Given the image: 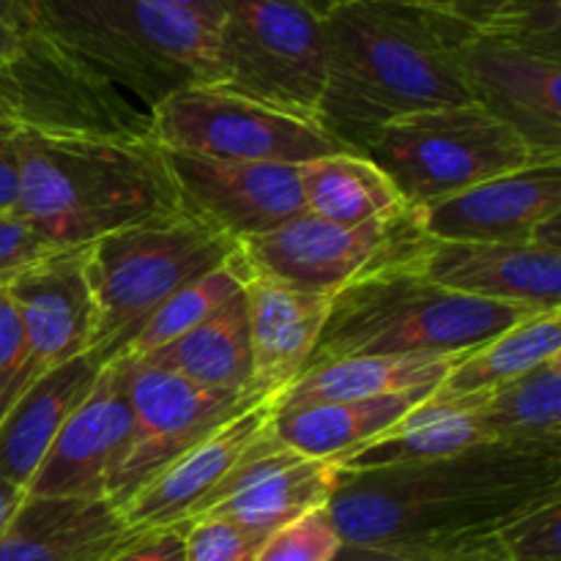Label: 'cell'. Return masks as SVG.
<instances>
[{"mask_svg": "<svg viewBox=\"0 0 561 561\" xmlns=\"http://www.w3.org/2000/svg\"><path fill=\"white\" fill-rule=\"evenodd\" d=\"M337 482L340 466L334 460L307 458L285 447L268 427L197 518L214 515L230 520L261 546L290 520L327 507Z\"/></svg>", "mask_w": 561, "mask_h": 561, "instance_id": "obj_15", "label": "cell"}, {"mask_svg": "<svg viewBox=\"0 0 561 561\" xmlns=\"http://www.w3.org/2000/svg\"><path fill=\"white\" fill-rule=\"evenodd\" d=\"M458 60L477 107L540 157L561 159V64L474 31L460 42Z\"/></svg>", "mask_w": 561, "mask_h": 561, "instance_id": "obj_16", "label": "cell"}, {"mask_svg": "<svg viewBox=\"0 0 561 561\" xmlns=\"http://www.w3.org/2000/svg\"><path fill=\"white\" fill-rule=\"evenodd\" d=\"M129 362H107L80 409L64 422L36 474L25 488L31 499L104 502L115 463L131 427Z\"/></svg>", "mask_w": 561, "mask_h": 561, "instance_id": "obj_14", "label": "cell"}, {"mask_svg": "<svg viewBox=\"0 0 561 561\" xmlns=\"http://www.w3.org/2000/svg\"><path fill=\"white\" fill-rule=\"evenodd\" d=\"M184 211L236 244L266 236L305 214L299 168L272 162H219L164 151Z\"/></svg>", "mask_w": 561, "mask_h": 561, "instance_id": "obj_13", "label": "cell"}, {"mask_svg": "<svg viewBox=\"0 0 561 561\" xmlns=\"http://www.w3.org/2000/svg\"><path fill=\"white\" fill-rule=\"evenodd\" d=\"M257 542L230 520L203 515L186 524L184 561H255Z\"/></svg>", "mask_w": 561, "mask_h": 561, "instance_id": "obj_37", "label": "cell"}, {"mask_svg": "<svg viewBox=\"0 0 561 561\" xmlns=\"http://www.w3.org/2000/svg\"><path fill=\"white\" fill-rule=\"evenodd\" d=\"M323 91L316 124L365 153L392 121L474 104L458 47L471 27L420 0H354L321 16Z\"/></svg>", "mask_w": 561, "mask_h": 561, "instance_id": "obj_2", "label": "cell"}, {"mask_svg": "<svg viewBox=\"0 0 561 561\" xmlns=\"http://www.w3.org/2000/svg\"><path fill=\"white\" fill-rule=\"evenodd\" d=\"M409 266L438 288L471 299L526 310L561 307V255L540 247L425 239Z\"/></svg>", "mask_w": 561, "mask_h": 561, "instance_id": "obj_20", "label": "cell"}, {"mask_svg": "<svg viewBox=\"0 0 561 561\" xmlns=\"http://www.w3.org/2000/svg\"><path fill=\"white\" fill-rule=\"evenodd\" d=\"M96 351L44 373L0 422V477L25 491L64 422L80 409L102 373Z\"/></svg>", "mask_w": 561, "mask_h": 561, "instance_id": "obj_23", "label": "cell"}, {"mask_svg": "<svg viewBox=\"0 0 561 561\" xmlns=\"http://www.w3.org/2000/svg\"><path fill=\"white\" fill-rule=\"evenodd\" d=\"M496 540L507 561H561V493L515 515Z\"/></svg>", "mask_w": 561, "mask_h": 561, "instance_id": "obj_33", "label": "cell"}, {"mask_svg": "<svg viewBox=\"0 0 561 561\" xmlns=\"http://www.w3.org/2000/svg\"><path fill=\"white\" fill-rule=\"evenodd\" d=\"M247 277H250V268H247L244 257H241L239 252V255H233L230 261H225L222 266L211 268V272L203 274L201 279L175 290L168 301H162V305L142 321V327L137 329L135 337L124 345L118 359H137V356H146L151 354V351L162 348V345L173 343L175 337L186 334L190 329H195L197 323L206 321L211 312H217L225 301L233 299L236 294H241L247 285Z\"/></svg>", "mask_w": 561, "mask_h": 561, "instance_id": "obj_31", "label": "cell"}, {"mask_svg": "<svg viewBox=\"0 0 561 561\" xmlns=\"http://www.w3.org/2000/svg\"><path fill=\"white\" fill-rule=\"evenodd\" d=\"M553 217H561V162L504 173L416 211L427 239L518 247H535Z\"/></svg>", "mask_w": 561, "mask_h": 561, "instance_id": "obj_19", "label": "cell"}, {"mask_svg": "<svg viewBox=\"0 0 561 561\" xmlns=\"http://www.w3.org/2000/svg\"><path fill=\"white\" fill-rule=\"evenodd\" d=\"M0 110L20 129L75 137H151V113L31 27L0 64Z\"/></svg>", "mask_w": 561, "mask_h": 561, "instance_id": "obj_10", "label": "cell"}, {"mask_svg": "<svg viewBox=\"0 0 561 561\" xmlns=\"http://www.w3.org/2000/svg\"><path fill=\"white\" fill-rule=\"evenodd\" d=\"M474 33L561 64V0H515Z\"/></svg>", "mask_w": 561, "mask_h": 561, "instance_id": "obj_32", "label": "cell"}, {"mask_svg": "<svg viewBox=\"0 0 561 561\" xmlns=\"http://www.w3.org/2000/svg\"><path fill=\"white\" fill-rule=\"evenodd\" d=\"M20 126L0 121V211H16L20 203V148H16Z\"/></svg>", "mask_w": 561, "mask_h": 561, "instance_id": "obj_40", "label": "cell"}, {"mask_svg": "<svg viewBox=\"0 0 561 561\" xmlns=\"http://www.w3.org/2000/svg\"><path fill=\"white\" fill-rule=\"evenodd\" d=\"M33 27L148 113L222 85L217 33L153 0H33Z\"/></svg>", "mask_w": 561, "mask_h": 561, "instance_id": "obj_4", "label": "cell"}, {"mask_svg": "<svg viewBox=\"0 0 561 561\" xmlns=\"http://www.w3.org/2000/svg\"><path fill=\"white\" fill-rule=\"evenodd\" d=\"M225 91L316 121L323 22L301 0H225L217 31Z\"/></svg>", "mask_w": 561, "mask_h": 561, "instance_id": "obj_8", "label": "cell"}, {"mask_svg": "<svg viewBox=\"0 0 561 561\" xmlns=\"http://www.w3.org/2000/svg\"><path fill=\"white\" fill-rule=\"evenodd\" d=\"M305 214L334 225L381 222L409 211V203L373 159L337 151L299 168Z\"/></svg>", "mask_w": 561, "mask_h": 561, "instance_id": "obj_28", "label": "cell"}, {"mask_svg": "<svg viewBox=\"0 0 561 561\" xmlns=\"http://www.w3.org/2000/svg\"><path fill=\"white\" fill-rule=\"evenodd\" d=\"M433 392H400L383 398L340 400L301 409H279L272 431L285 447L318 460H343L356 449L376 442L383 431L409 414L416 403Z\"/></svg>", "mask_w": 561, "mask_h": 561, "instance_id": "obj_27", "label": "cell"}, {"mask_svg": "<svg viewBox=\"0 0 561 561\" xmlns=\"http://www.w3.org/2000/svg\"><path fill=\"white\" fill-rule=\"evenodd\" d=\"M126 537L107 502L25 496L0 531V561H104Z\"/></svg>", "mask_w": 561, "mask_h": 561, "instance_id": "obj_22", "label": "cell"}, {"mask_svg": "<svg viewBox=\"0 0 561 561\" xmlns=\"http://www.w3.org/2000/svg\"><path fill=\"white\" fill-rule=\"evenodd\" d=\"M425 239L414 208L356 228L299 214L283 228L239 244V252L252 274L310 294L337 296L370 274L405 263Z\"/></svg>", "mask_w": 561, "mask_h": 561, "instance_id": "obj_11", "label": "cell"}, {"mask_svg": "<svg viewBox=\"0 0 561 561\" xmlns=\"http://www.w3.org/2000/svg\"><path fill=\"white\" fill-rule=\"evenodd\" d=\"M482 425V392L447 394L436 389L405 416H400L376 442L337 460L340 471H370L389 466L425 463L449 458L463 449L485 444Z\"/></svg>", "mask_w": 561, "mask_h": 561, "instance_id": "obj_24", "label": "cell"}, {"mask_svg": "<svg viewBox=\"0 0 561 561\" xmlns=\"http://www.w3.org/2000/svg\"><path fill=\"white\" fill-rule=\"evenodd\" d=\"M561 493V447L485 442L425 463L340 471L327 510L345 546L491 537Z\"/></svg>", "mask_w": 561, "mask_h": 561, "instance_id": "obj_1", "label": "cell"}, {"mask_svg": "<svg viewBox=\"0 0 561 561\" xmlns=\"http://www.w3.org/2000/svg\"><path fill=\"white\" fill-rule=\"evenodd\" d=\"M488 442L561 447V356L482 392Z\"/></svg>", "mask_w": 561, "mask_h": 561, "instance_id": "obj_30", "label": "cell"}, {"mask_svg": "<svg viewBox=\"0 0 561 561\" xmlns=\"http://www.w3.org/2000/svg\"><path fill=\"white\" fill-rule=\"evenodd\" d=\"M16 211L58 250L179 211L164 148L153 137H75L16 129Z\"/></svg>", "mask_w": 561, "mask_h": 561, "instance_id": "obj_3", "label": "cell"}, {"mask_svg": "<svg viewBox=\"0 0 561 561\" xmlns=\"http://www.w3.org/2000/svg\"><path fill=\"white\" fill-rule=\"evenodd\" d=\"M332 561H507L496 535L455 542H400V546H345Z\"/></svg>", "mask_w": 561, "mask_h": 561, "instance_id": "obj_35", "label": "cell"}, {"mask_svg": "<svg viewBox=\"0 0 561 561\" xmlns=\"http://www.w3.org/2000/svg\"><path fill=\"white\" fill-rule=\"evenodd\" d=\"M279 398L283 394L257 400L142 485L124 507L115 510L126 531L137 535L195 520L208 507L219 485L228 480L230 471L266 436L274 414L279 411Z\"/></svg>", "mask_w": 561, "mask_h": 561, "instance_id": "obj_17", "label": "cell"}, {"mask_svg": "<svg viewBox=\"0 0 561 561\" xmlns=\"http://www.w3.org/2000/svg\"><path fill=\"white\" fill-rule=\"evenodd\" d=\"M420 3L431 5L433 11L471 27V31H482L493 16L502 14L515 0H420Z\"/></svg>", "mask_w": 561, "mask_h": 561, "instance_id": "obj_41", "label": "cell"}, {"mask_svg": "<svg viewBox=\"0 0 561 561\" xmlns=\"http://www.w3.org/2000/svg\"><path fill=\"white\" fill-rule=\"evenodd\" d=\"M186 524L129 535L104 561H184Z\"/></svg>", "mask_w": 561, "mask_h": 561, "instance_id": "obj_39", "label": "cell"}, {"mask_svg": "<svg viewBox=\"0 0 561 561\" xmlns=\"http://www.w3.org/2000/svg\"><path fill=\"white\" fill-rule=\"evenodd\" d=\"M153 3L181 11V14L192 16V20H197L214 33L219 31L225 20V0H153Z\"/></svg>", "mask_w": 561, "mask_h": 561, "instance_id": "obj_43", "label": "cell"}, {"mask_svg": "<svg viewBox=\"0 0 561 561\" xmlns=\"http://www.w3.org/2000/svg\"><path fill=\"white\" fill-rule=\"evenodd\" d=\"M151 137L164 151L219 162L299 164L345 151L316 121L257 104L219 85L184 88L151 113Z\"/></svg>", "mask_w": 561, "mask_h": 561, "instance_id": "obj_9", "label": "cell"}, {"mask_svg": "<svg viewBox=\"0 0 561 561\" xmlns=\"http://www.w3.org/2000/svg\"><path fill=\"white\" fill-rule=\"evenodd\" d=\"M27 387H31V370H27L25 334L14 301L0 285V422Z\"/></svg>", "mask_w": 561, "mask_h": 561, "instance_id": "obj_36", "label": "cell"}, {"mask_svg": "<svg viewBox=\"0 0 561 561\" xmlns=\"http://www.w3.org/2000/svg\"><path fill=\"white\" fill-rule=\"evenodd\" d=\"M88 247L55 250L3 283L27 345L31 383L93 351L96 305L85 277Z\"/></svg>", "mask_w": 561, "mask_h": 561, "instance_id": "obj_18", "label": "cell"}, {"mask_svg": "<svg viewBox=\"0 0 561 561\" xmlns=\"http://www.w3.org/2000/svg\"><path fill=\"white\" fill-rule=\"evenodd\" d=\"M0 121H5V124H11V121L3 115V110H0Z\"/></svg>", "mask_w": 561, "mask_h": 561, "instance_id": "obj_46", "label": "cell"}, {"mask_svg": "<svg viewBox=\"0 0 561 561\" xmlns=\"http://www.w3.org/2000/svg\"><path fill=\"white\" fill-rule=\"evenodd\" d=\"M365 157L389 175L414 211L504 173L561 162L540 157L518 131L477 104L422 110L392 121Z\"/></svg>", "mask_w": 561, "mask_h": 561, "instance_id": "obj_7", "label": "cell"}, {"mask_svg": "<svg viewBox=\"0 0 561 561\" xmlns=\"http://www.w3.org/2000/svg\"><path fill=\"white\" fill-rule=\"evenodd\" d=\"M33 27V0H0V64L20 49Z\"/></svg>", "mask_w": 561, "mask_h": 561, "instance_id": "obj_42", "label": "cell"}, {"mask_svg": "<svg viewBox=\"0 0 561 561\" xmlns=\"http://www.w3.org/2000/svg\"><path fill=\"white\" fill-rule=\"evenodd\" d=\"M557 356H561V307L531 312L488 343L477 345L438 389L447 394L491 392Z\"/></svg>", "mask_w": 561, "mask_h": 561, "instance_id": "obj_29", "label": "cell"}, {"mask_svg": "<svg viewBox=\"0 0 561 561\" xmlns=\"http://www.w3.org/2000/svg\"><path fill=\"white\" fill-rule=\"evenodd\" d=\"M239 255V244L179 208L88 244L85 277L96 305L93 351L118 359L148 316L175 290Z\"/></svg>", "mask_w": 561, "mask_h": 561, "instance_id": "obj_6", "label": "cell"}, {"mask_svg": "<svg viewBox=\"0 0 561 561\" xmlns=\"http://www.w3.org/2000/svg\"><path fill=\"white\" fill-rule=\"evenodd\" d=\"M129 370L131 427L104 496L113 510L124 507L142 485L179 460L186 449L257 403L247 394L195 387L186 378L159 367L129 362Z\"/></svg>", "mask_w": 561, "mask_h": 561, "instance_id": "obj_12", "label": "cell"}, {"mask_svg": "<svg viewBox=\"0 0 561 561\" xmlns=\"http://www.w3.org/2000/svg\"><path fill=\"white\" fill-rule=\"evenodd\" d=\"M129 362L168 370L173 376L186 378L195 387L252 398L250 318H247L244 290L225 301L217 312H211L195 329L175 337L173 343Z\"/></svg>", "mask_w": 561, "mask_h": 561, "instance_id": "obj_26", "label": "cell"}, {"mask_svg": "<svg viewBox=\"0 0 561 561\" xmlns=\"http://www.w3.org/2000/svg\"><path fill=\"white\" fill-rule=\"evenodd\" d=\"M531 312L542 310L471 299L438 288L405 261L334 296L305 370L351 356L460 354L488 343Z\"/></svg>", "mask_w": 561, "mask_h": 561, "instance_id": "obj_5", "label": "cell"}, {"mask_svg": "<svg viewBox=\"0 0 561 561\" xmlns=\"http://www.w3.org/2000/svg\"><path fill=\"white\" fill-rule=\"evenodd\" d=\"M55 250L20 211H0V285Z\"/></svg>", "mask_w": 561, "mask_h": 561, "instance_id": "obj_38", "label": "cell"}, {"mask_svg": "<svg viewBox=\"0 0 561 561\" xmlns=\"http://www.w3.org/2000/svg\"><path fill=\"white\" fill-rule=\"evenodd\" d=\"M22 502H25V491L11 485V482H5L3 477H0V531L9 526V520L14 518V513L20 510Z\"/></svg>", "mask_w": 561, "mask_h": 561, "instance_id": "obj_44", "label": "cell"}, {"mask_svg": "<svg viewBox=\"0 0 561 561\" xmlns=\"http://www.w3.org/2000/svg\"><path fill=\"white\" fill-rule=\"evenodd\" d=\"M244 296L252 354L250 394L255 400L283 394L305 370L334 296L290 288L252 272Z\"/></svg>", "mask_w": 561, "mask_h": 561, "instance_id": "obj_21", "label": "cell"}, {"mask_svg": "<svg viewBox=\"0 0 561 561\" xmlns=\"http://www.w3.org/2000/svg\"><path fill=\"white\" fill-rule=\"evenodd\" d=\"M343 548L332 515L318 507L261 542L255 561H332Z\"/></svg>", "mask_w": 561, "mask_h": 561, "instance_id": "obj_34", "label": "cell"}, {"mask_svg": "<svg viewBox=\"0 0 561 561\" xmlns=\"http://www.w3.org/2000/svg\"><path fill=\"white\" fill-rule=\"evenodd\" d=\"M471 351L447 356H351V359L329 362L301 373L283 392L279 409L383 398L400 392H436L444 378Z\"/></svg>", "mask_w": 561, "mask_h": 561, "instance_id": "obj_25", "label": "cell"}, {"mask_svg": "<svg viewBox=\"0 0 561 561\" xmlns=\"http://www.w3.org/2000/svg\"><path fill=\"white\" fill-rule=\"evenodd\" d=\"M301 3L307 5V9L316 11L318 16L329 14L332 9H337V5H345V3H354V0H301Z\"/></svg>", "mask_w": 561, "mask_h": 561, "instance_id": "obj_45", "label": "cell"}]
</instances>
